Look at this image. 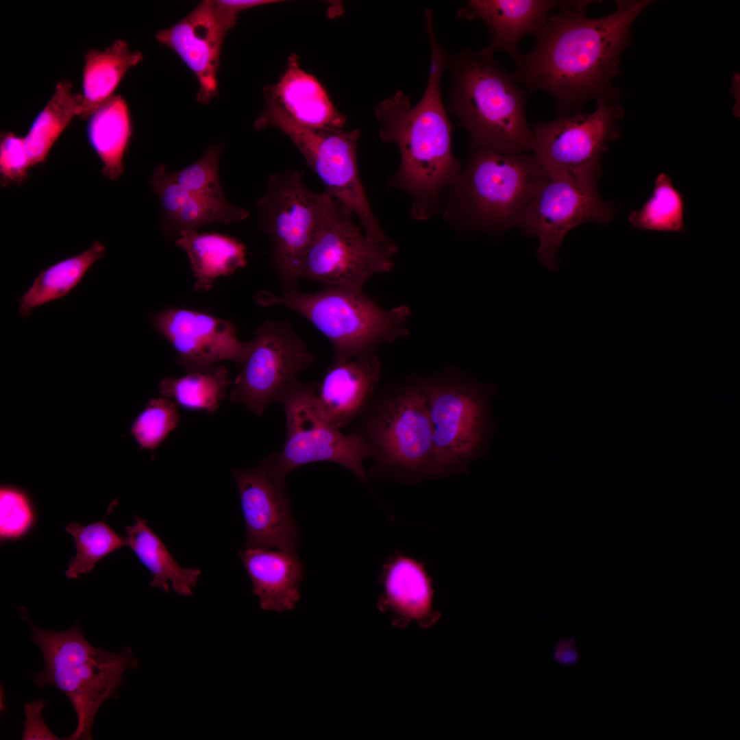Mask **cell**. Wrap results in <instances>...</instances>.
<instances>
[{
  "label": "cell",
  "instance_id": "obj_1",
  "mask_svg": "<svg viewBox=\"0 0 740 740\" xmlns=\"http://www.w3.org/2000/svg\"><path fill=\"white\" fill-rule=\"evenodd\" d=\"M593 1H558L534 34V47L521 56L512 73L530 92L542 90L553 98L558 117L579 113L584 103L615 90L621 53L631 39L630 28L652 1L619 0L605 16H586Z\"/></svg>",
  "mask_w": 740,
  "mask_h": 740
},
{
  "label": "cell",
  "instance_id": "obj_2",
  "mask_svg": "<svg viewBox=\"0 0 740 740\" xmlns=\"http://www.w3.org/2000/svg\"><path fill=\"white\" fill-rule=\"evenodd\" d=\"M426 28L431 61L422 97L412 106L404 92L397 90L375 107L380 140L395 143L401 156L390 186L410 195V215L418 221L439 212L444 190L454 183L462 169L452 153V126L441 93V77L449 56L439 42L433 24L428 23Z\"/></svg>",
  "mask_w": 740,
  "mask_h": 740
},
{
  "label": "cell",
  "instance_id": "obj_3",
  "mask_svg": "<svg viewBox=\"0 0 740 740\" xmlns=\"http://www.w3.org/2000/svg\"><path fill=\"white\" fill-rule=\"evenodd\" d=\"M448 110L466 130L471 149L531 151L532 130L526 116V92L494 56L467 47L449 56Z\"/></svg>",
  "mask_w": 740,
  "mask_h": 740
},
{
  "label": "cell",
  "instance_id": "obj_4",
  "mask_svg": "<svg viewBox=\"0 0 740 740\" xmlns=\"http://www.w3.org/2000/svg\"><path fill=\"white\" fill-rule=\"evenodd\" d=\"M547 177L532 151L471 149L465 166L446 189L443 217L456 228L503 234L517 227Z\"/></svg>",
  "mask_w": 740,
  "mask_h": 740
},
{
  "label": "cell",
  "instance_id": "obj_5",
  "mask_svg": "<svg viewBox=\"0 0 740 740\" xmlns=\"http://www.w3.org/2000/svg\"><path fill=\"white\" fill-rule=\"evenodd\" d=\"M22 617L32 628V639L40 650L45 667L34 675L38 687L52 686L64 693L77 715L74 732L65 739H92L95 716L108 699L116 698L123 675L138 662L125 647L114 653L91 645L84 637L78 622L64 631L35 626L28 615Z\"/></svg>",
  "mask_w": 740,
  "mask_h": 740
},
{
  "label": "cell",
  "instance_id": "obj_6",
  "mask_svg": "<svg viewBox=\"0 0 740 740\" xmlns=\"http://www.w3.org/2000/svg\"><path fill=\"white\" fill-rule=\"evenodd\" d=\"M352 432L371 450L369 473L405 481L431 476L433 429L423 380L375 394Z\"/></svg>",
  "mask_w": 740,
  "mask_h": 740
},
{
  "label": "cell",
  "instance_id": "obj_7",
  "mask_svg": "<svg viewBox=\"0 0 740 740\" xmlns=\"http://www.w3.org/2000/svg\"><path fill=\"white\" fill-rule=\"evenodd\" d=\"M261 306H281L299 314L331 343L333 359L376 351L408 333L410 314L406 306L384 309L362 288L325 287L314 293L297 290L276 295L262 291L256 295Z\"/></svg>",
  "mask_w": 740,
  "mask_h": 740
},
{
  "label": "cell",
  "instance_id": "obj_8",
  "mask_svg": "<svg viewBox=\"0 0 740 740\" xmlns=\"http://www.w3.org/2000/svg\"><path fill=\"white\" fill-rule=\"evenodd\" d=\"M423 385L433 429L430 477L465 472L490 443L496 386L449 373L424 380Z\"/></svg>",
  "mask_w": 740,
  "mask_h": 740
},
{
  "label": "cell",
  "instance_id": "obj_9",
  "mask_svg": "<svg viewBox=\"0 0 740 740\" xmlns=\"http://www.w3.org/2000/svg\"><path fill=\"white\" fill-rule=\"evenodd\" d=\"M264 95L266 106L254 121L255 127H273L286 134L323 182L325 191L356 215L365 234L388 248L397 249L377 221L359 176L356 148L360 131L303 125L273 97Z\"/></svg>",
  "mask_w": 740,
  "mask_h": 740
},
{
  "label": "cell",
  "instance_id": "obj_10",
  "mask_svg": "<svg viewBox=\"0 0 740 740\" xmlns=\"http://www.w3.org/2000/svg\"><path fill=\"white\" fill-rule=\"evenodd\" d=\"M266 188L256 202L260 224L284 291L297 290L306 252L336 199L309 189L302 173L293 169L272 174Z\"/></svg>",
  "mask_w": 740,
  "mask_h": 740
},
{
  "label": "cell",
  "instance_id": "obj_11",
  "mask_svg": "<svg viewBox=\"0 0 740 740\" xmlns=\"http://www.w3.org/2000/svg\"><path fill=\"white\" fill-rule=\"evenodd\" d=\"M595 100L596 108L591 113L534 125L531 151L547 176L565 174L597 183L601 156L621 136L624 112L616 89Z\"/></svg>",
  "mask_w": 740,
  "mask_h": 740
},
{
  "label": "cell",
  "instance_id": "obj_12",
  "mask_svg": "<svg viewBox=\"0 0 740 740\" xmlns=\"http://www.w3.org/2000/svg\"><path fill=\"white\" fill-rule=\"evenodd\" d=\"M314 383L299 380L281 398L286 419V439L282 450L268 456L274 473L285 480L293 469L312 463L332 462L347 468L368 484L363 463L371 457L365 439L343 433L326 422L313 403Z\"/></svg>",
  "mask_w": 740,
  "mask_h": 740
},
{
  "label": "cell",
  "instance_id": "obj_13",
  "mask_svg": "<svg viewBox=\"0 0 740 740\" xmlns=\"http://www.w3.org/2000/svg\"><path fill=\"white\" fill-rule=\"evenodd\" d=\"M352 214L336 200L306 252L301 278L325 287L362 288L373 275L392 271L397 251L367 236Z\"/></svg>",
  "mask_w": 740,
  "mask_h": 740
},
{
  "label": "cell",
  "instance_id": "obj_14",
  "mask_svg": "<svg viewBox=\"0 0 740 740\" xmlns=\"http://www.w3.org/2000/svg\"><path fill=\"white\" fill-rule=\"evenodd\" d=\"M249 343L229 399L260 415L267 406L280 402L315 358L288 321L264 322Z\"/></svg>",
  "mask_w": 740,
  "mask_h": 740
},
{
  "label": "cell",
  "instance_id": "obj_15",
  "mask_svg": "<svg viewBox=\"0 0 740 740\" xmlns=\"http://www.w3.org/2000/svg\"><path fill=\"white\" fill-rule=\"evenodd\" d=\"M547 177L517 227L539 239L538 258L543 266L554 271L558 266V251L567 234L582 223H609L615 208L600 197L597 183L565 174Z\"/></svg>",
  "mask_w": 740,
  "mask_h": 740
},
{
  "label": "cell",
  "instance_id": "obj_16",
  "mask_svg": "<svg viewBox=\"0 0 740 740\" xmlns=\"http://www.w3.org/2000/svg\"><path fill=\"white\" fill-rule=\"evenodd\" d=\"M234 476L245 525V547L295 552L299 532L285 480L274 473L268 456L256 467L236 469Z\"/></svg>",
  "mask_w": 740,
  "mask_h": 740
},
{
  "label": "cell",
  "instance_id": "obj_17",
  "mask_svg": "<svg viewBox=\"0 0 740 740\" xmlns=\"http://www.w3.org/2000/svg\"><path fill=\"white\" fill-rule=\"evenodd\" d=\"M149 319L187 371L206 369L223 360L242 364L247 354L249 343L237 338L234 326L208 313L169 308L151 314Z\"/></svg>",
  "mask_w": 740,
  "mask_h": 740
},
{
  "label": "cell",
  "instance_id": "obj_18",
  "mask_svg": "<svg viewBox=\"0 0 740 740\" xmlns=\"http://www.w3.org/2000/svg\"><path fill=\"white\" fill-rule=\"evenodd\" d=\"M381 366L376 351L333 359L315 384L314 406L334 428L342 430L364 410L375 393Z\"/></svg>",
  "mask_w": 740,
  "mask_h": 740
},
{
  "label": "cell",
  "instance_id": "obj_19",
  "mask_svg": "<svg viewBox=\"0 0 740 740\" xmlns=\"http://www.w3.org/2000/svg\"><path fill=\"white\" fill-rule=\"evenodd\" d=\"M227 31L216 14L213 1H203L184 18L156 36L194 73L200 86L197 99L201 103H207L217 95L220 53Z\"/></svg>",
  "mask_w": 740,
  "mask_h": 740
},
{
  "label": "cell",
  "instance_id": "obj_20",
  "mask_svg": "<svg viewBox=\"0 0 740 740\" xmlns=\"http://www.w3.org/2000/svg\"><path fill=\"white\" fill-rule=\"evenodd\" d=\"M557 5L554 0H470L458 10L457 17L482 21L489 31V44L481 51L490 56L502 51L517 67L521 58L519 42L534 36Z\"/></svg>",
  "mask_w": 740,
  "mask_h": 740
},
{
  "label": "cell",
  "instance_id": "obj_21",
  "mask_svg": "<svg viewBox=\"0 0 740 740\" xmlns=\"http://www.w3.org/2000/svg\"><path fill=\"white\" fill-rule=\"evenodd\" d=\"M383 592L377 606L382 612L392 614L397 628H405L416 622L428 628L441 617L433 608L434 589L423 565L400 553L385 563L380 578Z\"/></svg>",
  "mask_w": 740,
  "mask_h": 740
},
{
  "label": "cell",
  "instance_id": "obj_22",
  "mask_svg": "<svg viewBox=\"0 0 740 740\" xmlns=\"http://www.w3.org/2000/svg\"><path fill=\"white\" fill-rule=\"evenodd\" d=\"M239 555L262 609L282 612L295 606L303 578V565L295 552L245 547Z\"/></svg>",
  "mask_w": 740,
  "mask_h": 740
},
{
  "label": "cell",
  "instance_id": "obj_23",
  "mask_svg": "<svg viewBox=\"0 0 740 740\" xmlns=\"http://www.w3.org/2000/svg\"><path fill=\"white\" fill-rule=\"evenodd\" d=\"M299 58L293 54L280 81L265 88L264 94L273 97L299 123L312 128H343L346 118L332 103L319 82L304 71Z\"/></svg>",
  "mask_w": 740,
  "mask_h": 740
},
{
  "label": "cell",
  "instance_id": "obj_24",
  "mask_svg": "<svg viewBox=\"0 0 740 740\" xmlns=\"http://www.w3.org/2000/svg\"><path fill=\"white\" fill-rule=\"evenodd\" d=\"M179 235L175 243L189 259L197 291L210 290L217 278L233 274L247 265L246 247L234 237L190 229Z\"/></svg>",
  "mask_w": 740,
  "mask_h": 740
},
{
  "label": "cell",
  "instance_id": "obj_25",
  "mask_svg": "<svg viewBox=\"0 0 740 740\" xmlns=\"http://www.w3.org/2000/svg\"><path fill=\"white\" fill-rule=\"evenodd\" d=\"M126 545L152 574V587L165 592L172 587L179 595H192L200 570L180 566L145 519L136 517L134 523L126 527Z\"/></svg>",
  "mask_w": 740,
  "mask_h": 740
},
{
  "label": "cell",
  "instance_id": "obj_26",
  "mask_svg": "<svg viewBox=\"0 0 740 740\" xmlns=\"http://www.w3.org/2000/svg\"><path fill=\"white\" fill-rule=\"evenodd\" d=\"M87 136L102 162V174L118 180L124 172L123 158L132 136L128 108L120 96H112L90 116Z\"/></svg>",
  "mask_w": 740,
  "mask_h": 740
},
{
  "label": "cell",
  "instance_id": "obj_27",
  "mask_svg": "<svg viewBox=\"0 0 740 740\" xmlns=\"http://www.w3.org/2000/svg\"><path fill=\"white\" fill-rule=\"evenodd\" d=\"M143 59L139 51H132L124 40H116L103 51L90 50L85 57L83 73V100L79 116H90L112 94L125 73Z\"/></svg>",
  "mask_w": 740,
  "mask_h": 740
},
{
  "label": "cell",
  "instance_id": "obj_28",
  "mask_svg": "<svg viewBox=\"0 0 740 740\" xmlns=\"http://www.w3.org/2000/svg\"><path fill=\"white\" fill-rule=\"evenodd\" d=\"M105 254V245L97 241L81 254L42 269L19 298L20 316L27 318L34 308L67 296L83 280L92 264Z\"/></svg>",
  "mask_w": 740,
  "mask_h": 740
},
{
  "label": "cell",
  "instance_id": "obj_29",
  "mask_svg": "<svg viewBox=\"0 0 740 740\" xmlns=\"http://www.w3.org/2000/svg\"><path fill=\"white\" fill-rule=\"evenodd\" d=\"M72 84L58 82L54 93L33 121L24 137L32 166L43 163L51 147L75 116H79L83 97L72 92Z\"/></svg>",
  "mask_w": 740,
  "mask_h": 740
},
{
  "label": "cell",
  "instance_id": "obj_30",
  "mask_svg": "<svg viewBox=\"0 0 740 740\" xmlns=\"http://www.w3.org/2000/svg\"><path fill=\"white\" fill-rule=\"evenodd\" d=\"M230 385L227 370L214 365L187 371L180 378H166L160 382L158 390L185 409L211 414L217 410Z\"/></svg>",
  "mask_w": 740,
  "mask_h": 740
},
{
  "label": "cell",
  "instance_id": "obj_31",
  "mask_svg": "<svg viewBox=\"0 0 740 740\" xmlns=\"http://www.w3.org/2000/svg\"><path fill=\"white\" fill-rule=\"evenodd\" d=\"M684 199L672 184L670 177L661 173L654 182L652 196L638 210L628 215V221L637 229L682 232L684 230Z\"/></svg>",
  "mask_w": 740,
  "mask_h": 740
},
{
  "label": "cell",
  "instance_id": "obj_32",
  "mask_svg": "<svg viewBox=\"0 0 740 740\" xmlns=\"http://www.w3.org/2000/svg\"><path fill=\"white\" fill-rule=\"evenodd\" d=\"M112 506H109L107 515L98 522L87 526L69 523L65 526L66 531L72 535L76 547V554L65 571L67 578L75 579L80 574L91 571L101 558L127 545L125 539L105 522Z\"/></svg>",
  "mask_w": 740,
  "mask_h": 740
},
{
  "label": "cell",
  "instance_id": "obj_33",
  "mask_svg": "<svg viewBox=\"0 0 740 740\" xmlns=\"http://www.w3.org/2000/svg\"><path fill=\"white\" fill-rule=\"evenodd\" d=\"M249 215L247 209L233 206L225 198L201 196L186 191L177 214L164 232L179 234L183 230H197L209 223L241 221Z\"/></svg>",
  "mask_w": 740,
  "mask_h": 740
},
{
  "label": "cell",
  "instance_id": "obj_34",
  "mask_svg": "<svg viewBox=\"0 0 740 740\" xmlns=\"http://www.w3.org/2000/svg\"><path fill=\"white\" fill-rule=\"evenodd\" d=\"M180 421V415L173 402L166 397L152 398L133 421L130 434L140 449L153 452Z\"/></svg>",
  "mask_w": 740,
  "mask_h": 740
},
{
  "label": "cell",
  "instance_id": "obj_35",
  "mask_svg": "<svg viewBox=\"0 0 740 740\" xmlns=\"http://www.w3.org/2000/svg\"><path fill=\"white\" fill-rule=\"evenodd\" d=\"M35 508L29 495L11 484L0 488V538L1 541L17 540L32 528Z\"/></svg>",
  "mask_w": 740,
  "mask_h": 740
},
{
  "label": "cell",
  "instance_id": "obj_36",
  "mask_svg": "<svg viewBox=\"0 0 740 740\" xmlns=\"http://www.w3.org/2000/svg\"><path fill=\"white\" fill-rule=\"evenodd\" d=\"M221 153V146L219 144L210 145L204 155L195 162L171 174L175 180L188 193L225 198L219 175Z\"/></svg>",
  "mask_w": 740,
  "mask_h": 740
},
{
  "label": "cell",
  "instance_id": "obj_37",
  "mask_svg": "<svg viewBox=\"0 0 740 740\" xmlns=\"http://www.w3.org/2000/svg\"><path fill=\"white\" fill-rule=\"evenodd\" d=\"M31 167L24 138L12 132L3 133L0 143L1 184H23Z\"/></svg>",
  "mask_w": 740,
  "mask_h": 740
},
{
  "label": "cell",
  "instance_id": "obj_38",
  "mask_svg": "<svg viewBox=\"0 0 740 740\" xmlns=\"http://www.w3.org/2000/svg\"><path fill=\"white\" fill-rule=\"evenodd\" d=\"M151 184L154 193L159 197L162 208V227L164 231L177 214L186 195L184 190L168 173L164 164H159L154 170Z\"/></svg>",
  "mask_w": 740,
  "mask_h": 740
},
{
  "label": "cell",
  "instance_id": "obj_39",
  "mask_svg": "<svg viewBox=\"0 0 740 740\" xmlns=\"http://www.w3.org/2000/svg\"><path fill=\"white\" fill-rule=\"evenodd\" d=\"M45 705L46 701L42 699L24 704L25 721L22 739H60L49 729L43 720L42 712Z\"/></svg>",
  "mask_w": 740,
  "mask_h": 740
},
{
  "label": "cell",
  "instance_id": "obj_40",
  "mask_svg": "<svg viewBox=\"0 0 740 740\" xmlns=\"http://www.w3.org/2000/svg\"><path fill=\"white\" fill-rule=\"evenodd\" d=\"M273 0H217L213 1L217 17L225 27L229 30L236 23L238 14L247 9L266 4L277 3Z\"/></svg>",
  "mask_w": 740,
  "mask_h": 740
},
{
  "label": "cell",
  "instance_id": "obj_41",
  "mask_svg": "<svg viewBox=\"0 0 740 740\" xmlns=\"http://www.w3.org/2000/svg\"><path fill=\"white\" fill-rule=\"evenodd\" d=\"M552 658L555 663L563 667L576 665L580 653L576 639L571 637L558 639L553 647Z\"/></svg>",
  "mask_w": 740,
  "mask_h": 740
}]
</instances>
